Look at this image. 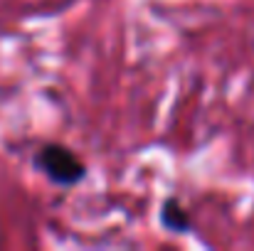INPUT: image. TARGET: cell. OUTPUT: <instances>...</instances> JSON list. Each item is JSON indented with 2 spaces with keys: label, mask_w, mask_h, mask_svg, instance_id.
<instances>
[{
  "label": "cell",
  "mask_w": 254,
  "mask_h": 251,
  "mask_svg": "<svg viewBox=\"0 0 254 251\" xmlns=\"http://www.w3.org/2000/svg\"><path fill=\"white\" fill-rule=\"evenodd\" d=\"M35 165L40 167L55 185H74L84 177V163L64 146H45L35 155Z\"/></svg>",
  "instance_id": "cell-1"
},
{
  "label": "cell",
  "mask_w": 254,
  "mask_h": 251,
  "mask_svg": "<svg viewBox=\"0 0 254 251\" xmlns=\"http://www.w3.org/2000/svg\"><path fill=\"white\" fill-rule=\"evenodd\" d=\"M163 224L168 229H173V232H188L190 229V219H188L185 209L175 200H168L166 207H163Z\"/></svg>",
  "instance_id": "cell-2"
}]
</instances>
